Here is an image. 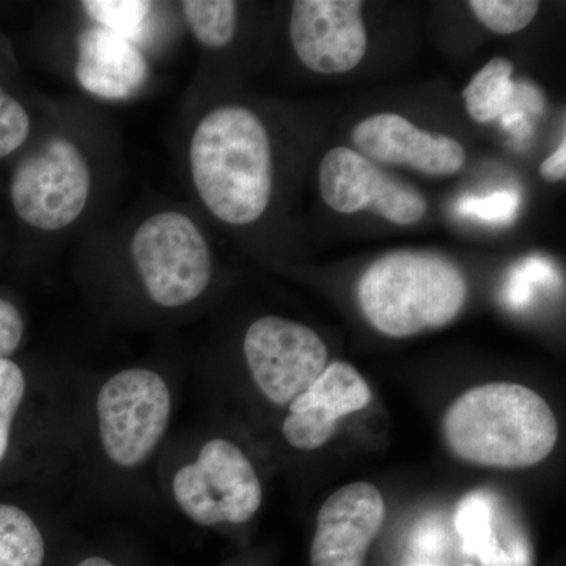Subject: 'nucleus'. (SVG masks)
<instances>
[{
  "label": "nucleus",
  "mask_w": 566,
  "mask_h": 566,
  "mask_svg": "<svg viewBox=\"0 0 566 566\" xmlns=\"http://www.w3.org/2000/svg\"><path fill=\"white\" fill-rule=\"evenodd\" d=\"M175 387L153 367L134 365L93 385L84 403V446L91 463L112 480L155 468L169 441Z\"/></svg>",
  "instance_id": "1"
},
{
  "label": "nucleus",
  "mask_w": 566,
  "mask_h": 566,
  "mask_svg": "<svg viewBox=\"0 0 566 566\" xmlns=\"http://www.w3.org/2000/svg\"><path fill=\"white\" fill-rule=\"evenodd\" d=\"M442 434L464 463L526 469L556 449L558 423L545 398L531 387L490 382L465 390L449 406Z\"/></svg>",
  "instance_id": "2"
},
{
  "label": "nucleus",
  "mask_w": 566,
  "mask_h": 566,
  "mask_svg": "<svg viewBox=\"0 0 566 566\" xmlns=\"http://www.w3.org/2000/svg\"><path fill=\"white\" fill-rule=\"evenodd\" d=\"M193 186L219 221L249 226L273 193V150L263 122L243 106L216 107L192 134Z\"/></svg>",
  "instance_id": "3"
},
{
  "label": "nucleus",
  "mask_w": 566,
  "mask_h": 566,
  "mask_svg": "<svg viewBox=\"0 0 566 566\" xmlns=\"http://www.w3.org/2000/svg\"><path fill=\"white\" fill-rule=\"evenodd\" d=\"M468 292L463 271L447 256L397 251L364 271L357 282V304L379 334L408 338L455 322Z\"/></svg>",
  "instance_id": "4"
},
{
  "label": "nucleus",
  "mask_w": 566,
  "mask_h": 566,
  "mask_svg": "<svg viewBox=\"0 0 566 566\" xmlns=\"http://www.w3.org/2000/svg\"><path fill=\"white\" fill-rule=\"evenodd\" d=\"M164 494L200 527L243 526L263 505V483L232 439L212 436L193 447L167 441L156 463Z\"/></svg>",
  "instance_id": "5"
},
{
  "label": "nucleus",
  "mask_w": 566,
  "mask_h": 566,
  "mask_svg": "<svg viewBox=\"0 0 566 566\" xmlns=\"http://www.w3.org/2000/svg\"><path fill=\"white\" fill-rule=\"evenodd\" d=\"M132 259L145 293L161 308L188 307L211 283L207 240L180 211L156 212L140 223L133 237Z\"/></svg>",
  "instance_id": "6"
},
{
  "label": "nucleus",
  "mask_w": 566,
  "mask_h": 566,
  "mask_svg": "<svg viewBox=\"0 0 566 566\" xmlns=\"http://www.w3.org/2000/svg\"><path fill=\"white\" fill-rule=\"evenodd\" d=\"M91 188V167L84 153L74 142L55 136L18 164L10 197L21 221L33 229L57 232L80 219Z\"/></svg>",
  "instance_id": "7"
},
{
  "label": "nucleus",
  "mask_w": 566,
  "mask_h": 566,
  "mask_svg": "<svg viewBox=\"0 0 566 566\" xmlns=\"http://www.w3.org/2000/svg\"><path fill=\"white\" fill-rule=\"evenodd\" d=\"M243 354L253 386L279 408L314 385L327 365V346L314 329L274 315L248 327Z\"/></svg>",
  "instance_id": "8"
},
{
  "label": "nucleus",
  "mask_w": 566,
  "mask_h": 566,
  "mask_svg": "<svg viewBox=\"0 0 566 566\" xmlns=\"http://www.w3.org/2000/svg\"><path fill=\"white\" fill-rule=\"evenodd\" d=\"M319 193L324 203L340 214L374 211L395 226H412L427 212L422 193L348 147H335L324 156Z\"/></svg>",
  "instance_id": "9"
},
{
  "label": "nucleus",
  "mask_w": 566,
  "mask_h": 566,
  "mask_svg": "<svg viewBox=\"0 0 566 566\" xmlns=\"http://www.w3.org/2000/svg\"><path fill=\"white\" fill-rule=\"evenodd\" d=\"M363 2L297 0L290 20V39L305 69L318 74H345L359 66L367 52Z\"/></svg>",
  "instance_id": "10"
},
{
  "label": "nucleus",
  "mask_w": 566,
  "mask_h": 566,
  "mask_svg": "<svg viewBox=\"0 0 566 566\" xmlns=\"http://www.w3.org/2000/svg\"><path fill=\"white\" fill-rule=\"evenodd\" d=\"M385 520V497L374 483L342 486L316 516L311 566H364Z\"/></svg>",
  "instance_id": "11"
},
{
  "label": "nucleus",
  "mask_w": 566,
  "mask_h": 566,
  "mask_svg": "<svg viewBox=\"0 0 566 566\" xmlns=\"http://www.w3.org/2000/svg\"><path fill=\"white\" fill-rule=\"evenodd\" d=\"M374 400L370 386L352 364L326 365L314 385L286 406L281 433L293 449L312 452L333 438L346 416L363 411Z\"/></svg>",
  "instance_id": "12"
},
{
  "label": "nucleus",
  "mask_w": 566,
  "mask_h": 566,
  "mask_svg": "<svg viewBox=\"0 0 566 566\" xmlns=\"http://www.w3.org/2000/svg\"><path fill=\"white\" fill-rule=\"evenodd\" d=\"M357 150L371 163L406 166L430 177H450L463 170L465 150L446 134L424 132L397 114H376L353 129Z\"/></svg>",
  "instance_id": "13"
},
{
  "label": "nucleus",
  "mask_w": 566,
  "mask_h": 566,
  "mask_svg": "<svg viewBox=\"0 0 566 566\" xmlns=\"http://www.w3.org/2000/svg\"><path fill=\"white\" fill-rule=\"evenodd\" d=\"M148 77V63L134 41L93 25L77 39L76 80L85 92L109 102L132 98Z\"/></svg>",
  "instance_id": "14"
},
{
  "label": "nucleus",
  "mask_w": 566,
  "mask_h": 566,
  "mask_svg": "<svg viewBox=\"0 0 566 566\" xmlns=\"http://www.w3.org/2000/svg\"><path fill=\"white\" fill-rule=\"evenodd\" d=\"M493 502L471 494L458 506L455 523L464 539L465 553L480 558L482 566H532V547L516 528L494 526Z\"/></svg>",
  "instance_id": "15"
},
{
  "label": "nucleus",
  "mask_w": 566,
  "mask_h": 566,
  "mask_svg": "<svg viewBox=\"0 0 566 566\" xmlns=\"http://www.w3.org/2000/svg\"><path fill=\"white\" fill-rule=\"evenodd\" d=\"M40 513L0 502V566H44L48 536Z\"/></svg>",
  "instance_id": "16"
},
{
  "label": "nucleus",
  "mask_w": 566,
  "mask_h": 566,
  "mask_svg": "<svg viewBox=\"0 0 566 566\" xmlns=\"http://www.w3.org/2000/svg\"><path fill=\"white\" fill-rule=\"evenodd\" d=\"M513 63L495 57L472 77L464 88L463 98L469 117L476 123H490L504 117L515 96L512 80Z\"/></svg>",
  "instance_id": "17"
},
{
  "label": "nucleus",
  "mask_w": 566,
  "mask_h": 566,
  "mask_svg": "<svg viewBox=\"0 0 566 566\" xmlns=\"http://www.w3.org/2000/svg\"><path fill=\"white\" fill-rule=\"evenodd\" d=\"M186 24L208 50L229 46L237 33L238 3L232 0H186L181 2Z\"/></svg>",
  "instance_id": "18"
},
{
  "label": "nucleus",
  "mask_w": 566,
  "mask_h": 566,
  "mask_svg": "<svg viewBox=\"0 0 566 566\" xmlns=\"http://www.w3.org/2000/svg\"><path fill=\"white\" fill-rule=\"evenodd\" d=\"M32 385L17 360L0 359V468L13 447L18 420L31 398Z\"/></svg>",
  "instance_id": "19"
},
{
  "label": "nucleus",
  "mask_w": 566,
  "mask_h": 566,
  "mask_svg": "<svg viewBox=\"0 0 566 566\" xmlns=\"http://www.w3.org/2000/svg\"><path fill=\"white\" fill-rule=\"evenodd\" d=\"M99 28L117 33L123 39L136 40L150 14L151 2L142 0H87L82 2Z\"/></svg>",
  "instance_id": "20"
},
{
  "label": "nucleus",
  "mask_w": 566,
  "mask_h": 566,
  "mask_svg": "<svg viewBox=\"0 0 566 566\" xmlns=\"http://www.w3.org/2000/svg\"><path fill=\"white\" fill-rule=\"evenodd\" d=\"M476 20L501 35L524 31L535 20L539 2L535 0H472L469 2Z\"/></svg>",
  "instance_id": "21"
},
{
  "label": "nucleus",
  "mask_w": 566,
  "mask_h": 566,
  "mask_svg": "<svg viewBox=\"0 0 566 566\" xmlns=\"http://www.w3.org/2000/svg\"><path fill=\"white\" fill-rule=\"evenodd\" d=\"M31 118L17 98L0 87V159L11 155L28 140Z\"/></svg>",
  "instance_id": "22"
},
{
  "label": "nucleus",
  "mask_w": 566,
  "mask_h": 566,
  "mask_svg": "<svg viewBox=\"0 0 566 566\" xmlns=\"http://www.w3.org/2000/svg\"><path fill=\"white\" fill-rule=\"evenodd\" d=\"M517 207V193L495 192L486 197H468L458 203V211L486 223H509L515 218Z\"/></svg>",
  "instance_id": "23"
},
{
  "label": "nucleus",
  "mask_w": 566,
  "mask_h": 566,
  "mask_svg": "<svg viewBox=\"0 0 566 566\" xmlns=\"http://www.w3.org/2000/svg\"><path fill=\"white\" fill-rule=\"evenodd\" d=\"M25 322L20 308L0 296V359H11L24 338Z\"/></svg>",
  "instance_id": "24"
},
{
  "label": "nucleus",
  "mask_w": 566,
  "mask_h": 566,
  "mask_svg": "<svg viewBox=\"0 0 566 566\" xmlns=\"http://www.w3.org/2000/svg\"><path fill=\"white\" fill-rule=\"evenodd\" d=\"M547 271H549V268L542 260H531V262L524 263L521 271L513 275L509 300L512 297L513 303L524 304V301L528 297V286L536 281H545Z\"/></svg>",
  "instance_id": "25"
},
{
  "label": "nucleus",
  "mask_w": 566,
  "mask_h": 566,
  "mask_svg": "<svg viewBox=\"0 0 566 566\" xmlns=\"http://www.w3.org/2000/svg\"><path fill=\"white\" fill-rule=\"evenodd\" d=\"M539 175L547 182L564 181L566 178V144L562 140L556 151L547 156L539 166Z\"/></svg>",
  "instance_id": "26"
},
{
  "label": "nucleus",
  "mask_w": 566,
  "mask_h": 566,
  "mask_svg": "<svg viewBox=\"0 0 566 566\" xmlns=\"http://www.w3.org/2000/svg\"><path fill=\"white\" fill-rule=\"evenodd\" d=\"M73 566H120L117 562L111 560L109 557L99 556V554H92L77 560Z\"/></svg>",
  "instance_id": "27"
},
{
  "label": "nucleus",
  "mask_w": 566,
  "mask_h": 566,
  "mask_svg": "<svg viewBox=\"0 0 566 566\" xmlns=\"http://www.w3.org/2000/svg\"><path fill=\"white\" fill-rule=\"evenodd\" d=\"M417 566H431V565H417Z\"/></svg>",
  "instance_id": "28"
}]
</instances>
